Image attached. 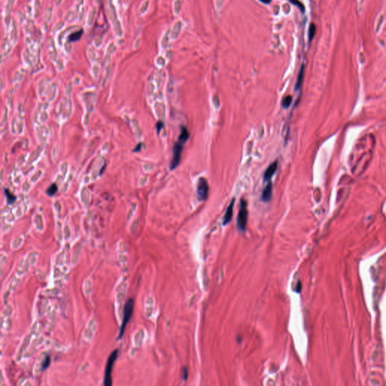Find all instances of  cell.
Masks as SVG:
<instances>
[{"instance_id": "obj_1", "label": "cell", "mask_w": 386, "mask_h": 386, "mask_svg": "<svg viewBox=\"0 0 386 386\" xmlns=\"http://www.w3.org/2000/svg\"><path fill=\"white\" fill-rule=\"evenodd\" d=\"M134 300H132V299H130V300H128L126 302V304H125V305H124V315H123V320H122V325H121L120 327V331H119L118 339H121L123 334H124L127 324H128V323L129 322V320L130 319V317L132 316L133 311H134Z\"/></svg>"}, {"instance_id": "obj_2", "label": "cell", "mask_w": 386, "mask_h": 386, "mask_svg": "<svg viewBox=\"0 0 386 386\" xmlns=\"http://www.w3.org/2000/svg\"><path fill=\"white\" fill-rule=\"evenodd\" d=\"M247 205L245 200L241 199L240 201V208H239V215L237 219V226L238 228L241 232H244L246 229L247 223Z\"/></svg>"}, {"instance_id": "obj_3", "label": "cell", "mask_w": 386, "mask_h": 386, "mask_svg": "<svg viewBox=\"0 0 386 386\" xmlns=\"http://www.w3.org/2000/svg\"><path fill=\"white\" fill-rule=\"evenodd\" d=\"M117 356H118V350L113 351L111 355H109L107 361V366H106V370H105V375H104V385L106 386H111L112 385V367L115 364V361L116 360Z\"/></svg>"}, {"instance_id": "obj_4", "label": "cell", "mask_w": 386, "mask_h": 386, "mask_svg": "<svg viewBox=\"0 0 386 386\" xmlns=\"http://www.w3.org/2000/svg\"><path fill=\"white\" fill-rule=\"evenodd\" d=\"M209 192V185L207 179L201 177L197 185V197L199 201H205L207 198Z\"/></svg>"}, {"instance_id": "obj_5", "label": "cell", "mask_w": 386, "mask_h": 386, "mask_svg": "<svg viewBox=\"0 0 386 386\" xmlns=\"http://www.w3.org/2000/svg\"><path fill=\"white\" fill-rule=\"evenodd\" d=\"M183 143L177 142L176 143L173 148V157H172L171 162L170 164L171 170L175 169L179 165L180 158H181L182 152H183Z\"/></svg>"}, {"instance_id": "obj_6", "label": "cell", "mask_w": 386, "mask_h": 386, "mask_svg": "<svg viewBox=\"0 0 386 386\" xmlns=\"http://www.w3.org/2000/svg\"><path fill=\"white\" fill-rule=\"evenodd\" d=\"M277 169H278V162L276 161V162H274L273 163L271 164L268 166V168L266 170L264 175H263V178H264L265 181H269L271 178L272 177V176L275 173Z\"/></svg>"}, {"instance_id": "obj_7", "label": "cell", "mask_w": 386, "mask_h": 386, "mask_svg": "<svg viewBox=\"0 0 386 386\" xmlns=\"http://www.w3.org/2000/svg\"><path fill=\"white\" fill-rule=\"evenodd\" d=\"M234 198H233L231 201L230 205H229V207H227L226 211V213L224 215V217H223V224L226 225L229 223L232 218L233 216V208H234Z\"/></svg>"}, {"instance_id": "obj_8", "label": "cell", "mask_w": 386, "mask_h": 386, "mask_svg": "<svg viewBox=\"0 0 386 386\" xmlns=\"http://www.w3.org/2000/svg\"><path fill=\"white\" fill-rule=\"evenodd\" d=\"M272 195V183H268L264 190L262 193V200L264 202H268L270 201Z\"/></svg>"}, {"instance_id": "obj_9", "label": "cell", "mask_w": 386, "mask_h": 386, "mask_svg": "<svg viewBox=\"0 0 386 386\" xmlns=\"http://www.w3.org/2000/svg\"><path fill=\"white\" fill-rule=\"evenodd\" d=\"M304 72H305V67H304V65H302L301 68L300 69V72H299V75H298L297 80H296V83L295 85L296 91H298L301 88L304 79Z\"/></svg>"}, {"instance_id": "obj_10", "label": "cell", "mask_w": 386, "mask_h": 386, "mask_svg": "<svg viewBox=\"0 0 386 386\" xmlns=\"http://www.w3.org/2000/svg\"><path fill=\"white\" fill-rule=\"evenodd\" d=\"M189 132H188L187 129H186L185 127H182L181 133L179 134V139H178V142L184 144L186 142V140L189 139Z\"/></svg>"}, {"instance_id": "obj_11", "label": "cell", "mask_w": 386, "mask_h": 386, "mask_svg": "<svg viewBox=\"0 0 386 386\" xmlns=\"http://www.w3.org/2000/svg\"><path fill=\"white\" fill-rule=\"evenodd\" d=\"M4 192H5V195L6 200H7V202H8V204H9V205H12V204L14 203V201H16V197L14 196V195H13V194H12V192H11L9 191V189H5Z\"/></svg>"}, {"instance_id": "obj_12", "label": "cell", "mask_w": 386, "mask_h": 386, "mask_svg": "<svg viewBox=\"0 0 386 386\" xmlns=\"http://www.w3.org/2000/svg\"><path fill=\"white\" fill-rule=\"evenodd\" d=\"M292 101H293V98H292V96L290 95H287V96H284L281 102L282 107L284 109L288 108L291 105Z\"/></svg>"}, {"instance_id": "obj_13", "label": "cell", "mask_w": 386, "mask_h": 386, "mask_svg": "<svg viewBox=\"0 0 386 386\" xmlns=\"http://www.w3.org/2000/svg\"><path fill=\"white\" fill-rule=\"evenodd\" d=\"M83 33L82 30H79V31L75 32V33H72L69 37V40L70 41H78V40L81 38L82 35Z\"/></svg>"}, {"instance_id": "obj_14", "label": "cell", "mask_w": 386, "mask_h": 386, "mask_svg": "<svg viewBox=\"0 0 386 386\" xmlns=\"http://www.w3.org/2000/svg\"><path fill=\"white\" fill-rule=\"evenodd\" d=\"M57 189H57V186L55 183H52L49 187L48 188L47 194L49 196H53V195H54L57 193Z\"/></svg>"}, {"instance_id": "obj_15", "label": "cell", "mask_w": 386, "mask_h": 386, "mask_svg": "<svg viewBox=\"0 0 386 386\" xmlns=\"http://www.w3.org/2000/svg\"><path fill=\"white\" fill-rule=\"evenodd\" d=\"M315 33H316V27L314 24H311L309 27V39L310 41L313 39Z\"/></svg>"}, {"instance_id": "obj_16", "label": "cell", "mask_w": 386, "mask_h": 386, "mask_svg": "<svg viewBox=\"0 0 386 386\" xmlns=\"http://www.w3.org/2000/svg\"><path fill=\"white\" fill-rule=\"evenodd\" d=\"M289 1L290 3H292L293 5H296V7H298L299 9H300L302 13L305 12V6L303 5V4H302L300 1H299V0H289Z\"/></svg>"}, {"instance_id": "obj_17", "label": "cell", "mask_w": 386, "mask_h": 386, "mask_svg": "<svg viewBox=\"0 0 386 386\" xmlns=\"http://www.w3.org/2000/svg\"><path fill=\"white\" fill-rule=\"evenodd\" d=\"M50 361H51V359H50L49 356H47L46 358L44 359L43 362H42V366H41V368H42V370H45V369H46L48 366H49Z\"/></svg>"}, {"instance_id": "obj_18", "label": "cell", "mask_w": 386, "mask_h": 386, "mask_svg": "<svg viewBox=\"0 0 386 386\" xmlns=\"http://www.w3.org/2000/svg\"><path fill=\"white\" fill-rule=\"evenodd\" d=\"M163 127H164L163 122H157V124H156V129H157L158 134H159V132L161 131V130H162Z\"/></svg>"}, {"instance_id": "obj_19", "label": "cell", "mask_w": 386, "mask_h": 386, "mask_svg": "<svg viewBox=\"0 0 386 386\" xmlns=\"http://www.w3.org/2000/svg\"><path fill=\"white\" fill-rule=\"evenodd\" d=\"M142 146H143V143L137 144V146L136 147H135V149L134 150V152H139V151H140V150H141V149H140V147H141Z\"/></svg>"}, {"instance_id": "obj_20", "label": "cell", "mask_w": 386, "mask_h": 386, "mask_svg": "<svg viewBox=\"0 0 386 386\" xmlns=\"http://www.w3.org/2000/svg\"><path fill=\"white\" fill-rule=\"evenodd\" d=\"M260 1L264 4H269L270 2H272V0H260Z\"/></svg>"}]
</instances>
